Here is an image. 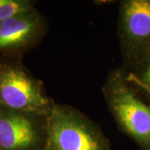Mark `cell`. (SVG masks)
Returning a JSON list of instances; mask_svg holds the SVG:
<instances>
[{"mask_svg":"<svg viewBox=\"0 0 150 150\" xmlns=\"http://www.w3.org/2000/svg\"><path fill=\"white\" fill-rule=\"evenodd\" d=\"M48 30L47 18L36 7L0 21V56L23 57L40 44Z\"/></svg>","mask_w":150,"mask_h":150,"instance_id":"obj_6","label":"cell"},{"mask_svg":"<svg viewBox=\"0 0 150 150\" xmlns=\"http://www.w3.org/2000/svg\"><path fill=\"white\" fill-rule=\"evenodd\" d=\"M126 79L150 98V49L134 69L126 71Z\"/></svg>","mask_w":150,"mask_h":150,"instance_id":"obj_7","label":"cell"},{"mask_svg":"<svg viewBox=\"0 0 150 150\" xmlns=\"http://www.w3.org/2000/svg\"><path fill=\"white\" fill-rule=\"evenodd\" d=\"M35 3L32 0H0V21L18 12L35 7Z\"/></svg>","mask_w":150,"mask_h":150,"instance_id":"obj_8","label":"cell"},{"mask_svg":"<svg viewBox=\"0 0 150 150\" xmlns=\"http://www.w3.org/2000/svg\"><path fill=\"white\" fill-rule=\"evenodd\" d=\"M23 58L0 56V104L50 115L56 103L48 94L43 81L23 64Z\"/></svg>","mask_w":150,"mask_h":150,"instance_id":"obj_2","label":"cell"},{"mask_svg":"<svg viewBox=\"0 0 150 150\" xmlns=\"http://www.w3.org/2000/svg\"><path fill=\"white\" fill-rule=\"evenodd\" d=\"M118 38L123 68L129 72L150 49V0L119 2Z\"/></svg>","mask_w":150,"mask_h":150,"instance_id":"obj_4","label":"cell"},{"mask_svg":"<svg viewBox=\"0 0 150 150\" xmlns=\"http://www.w3.org/2000/svg\"><path fill=\"white\" fill-rule=\"evenodd\" d=\"M102 92L118 129L140 150H150V105L141 99L127 81L123 67L108 72Z\"/></svg>","mask_w":150,"mask_h":150,"instance_id":"obj_1","label":"cell"},{"mask_svg":"<svg viewBox=\"0 0 150 150\" xmlns=\"http://www.w3.org/2000/svg\"><path fill=\"white\" fill-rule=\"evenodd\" d=\"M48 116L0 104V150H48Z\"/></svg>","mask_w":150,"mask_h":150,"instance_id":"obj_5","label":"cell"},{"mask_svg":"<svg viewBox=\"0 0 150 150\" xmlns=\"http://www.w3.org/2000/svg\"><path fill=\"white\" fill-rule=\"evenodd\" d=\"M48 150H112L102 129L79 109L56 103L48 116Z\"/></svg>","mask_w":150,"mask_h":150,"instance_id":"obj_3","label":"cell"}]
</instances>
